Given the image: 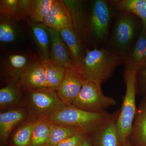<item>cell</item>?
<instances>
[{
  "mask_svg": "<svg viewBox=\"0 0 146 146\" xmlns=\"http://www.w3.org/2000/svg\"><path fill=\"white\" fill-rule=\"evenodd\" d=\"M109 3L117 11H125L141 19L146 27V0H112Z\"/></svg>",
  "mask_w": 146,
  "mask_h": 146,
  "instance_id": "obj_20",
  "label": "cell"
},
{
  "mask_svg": "<svg viewBox=\"0 0 146 146\" xmlns=\"http://www.w3.org/2000/svg\"><path fill=\"white\" fill-rule=\"evenodd\" d=\"M23 106V94L18 82L11 80L0 89L1 112Z\"/></svg>",
  "mask_w": 146,
  "mask_h": 146,
  "instance_id": "obj_16",
  "label": "cell"
},
{
  "mask_svg": "<svg viewBox=\"0 0 146 146\" xmlns=\"http://www.w3.org/2000/svg\"><path fill=\"white\" fill-rule=\"evenodd\" d=\"M21 89L23 90V106L26 108L30 116L50 118L65 106L56 91L49 89Z\"/></svg>",
  "mask_w": 146,
  "mask_h": 146,
  "instance_id": "obj_4",
  "label": "cell"
},
{
  "mask_svg": "<svg viewBox=\"0 0 146 146\" xmlns=\"http://www.w3.org/2000/svg\"><path fill=\"white\" fill-rule=\"evenodd\" d=\"M138 72L136 70L126 68H124V70L125 94L117 122L118 134L122 144L130 138L133 120L137 112L136 96Z\"/></svg>",
  "mask_w": 146,
  "mask_h": 146,
  "instance_id": "obj_3",
  "label": "cell"
},
{
  "mask_svg": "<svg viewBox=\"0 0 146 146\" xmlns=\"http://www.w3.org/2000/svg\"><path fill=\"white\" fill-rule=\"evenodd\" d=\"M12 19H14L1 16L0 41L1 42L11 43L16 39V29L12 22Z\"/></svg>",
  "mask_w": 146,
  "mask_h": 146,
  "instance_id": "obj_27",
  "label": "cell"
},
{
  "mask_svg": "<svg viewBox=\"0 0 146 146\" xmlns=\"http://www.w3.org/2000/svg\"><path fill=\"white\" fill-rule=\"evenodd\" d=\"M24 106H19L0 113V142L1 145H7L9 138L14 129L30 117Z\"/></svg>",
  "mask_w": 146,
  "mask_h": 146,
  "instance_id": "obj_9",
  "label": "cell"
},
{
  "mask_svg": "<svg viewBox=\"0 0 146 146\" xmlns=\"http://www.w3.org/2000/svg\"><path fill=\"white\" fill-rule=\"evenodd\" d=\"M43 23L48 28L58 31L66 28L73 29L70 13L63 1L54 0Z\"/></svg>",
  "mask_w": 146,
  "mask_h": 146,
  "instance_id": "obj_11",
  "label": "cell"
},
{
  "mask_svg": "<svg viewBox=\"0 0 146 146\" xmlns=\"http://www.w3.org/2000/svg\"><path fill=\"white\" fill-rule=\"evenodd\" d=\"M41 63L44 70L48 88L57 91L64 78L65 67L50 59L42 60Z\"/></svg>",
  "mask_w": 146,
  "mask_h": 146,
  "instance_id": "obj_21",
  "label": "cell"
},
{
  "mask_svg": "<svg viewBox=\"0 0 146 146\" xmlns=\"http://www.w3.org/2000/svg\"><path fill=\"white\" fill-rule=\"evenodd\" d=\"M18 82L22 88L31 89H48L42 63L33 60L21 73Z\"/></svg>",
  "mask_w": 146,
  "mask_h": 146,
  "instance_id": "obj_10",
  "label": "cell"
},
{
  "mask_svg": "<svg viewBox=\"0 0 146 146\" xmlns=\"http://www.w3.org/2000/svg\"><path fill=\"white\" fill-rule=\"evenodd\" d=\"M31 0H19V7L16 20H18L29 16Z\"/></svg>",
  "mask_w": 146,
  "mask_h": 146,
  "instance_id": "obj_31",
  "label": "cell"
},
{
  "mask_svg": "<svg viewBox=\"0 0 146 146\" xmlns=\"http://www.w3.org/2000/svg\"><path fill=\"white\" fill-rule=\"evenodd\" d=\"M51 42L50 59L59 63L65 68L74 65L68 47L60 35V32L47 27Z\"/></svg>",
  "mask_w": 146,
  "mask_h": 146,
  "instance_id": "obj_14",
  "label": "cell"
},
{
  "mask_svg": "<svg viewBox=\"0 0 146 146\" xmlns=\"http://www.w3.org/2000/svg\"><path fill=\"white\" fill-rule=\"evenodd\" d=\"M116 100L104 94L101 84L85 80L81 90L72 105L84 111L100 112L114 106Z\"/></svg>",
  "mask_w": 146,
  "mask_h": 146,
  "instance_id": "obj_6",
  "label": "cell"
},
{
  "mask_svg": "<svg viewBox=\"0 0 146 146\" xmlns=\"http://www.w3.org/2000/svg\"><path fill=\"white\" fill-rule=\"evenodd\" d=\"M120 110H118L114 113L106 111L90 112L71 105L63 108L49 119L54 123L77 128L89 136L109 123Z\"/></svg>",
  "mask_w": 146,
  "mask_h": 146,
  "instance_id": "obj_1",
  "label": "cell"
},
{
  "mask_svg": "<svg viewBox=\"0 0 146 146\" xmlns=\"http://www.w3.org/2000/svg\"><path fill=\"white\" fill-rule=\"evenodd\" d=\"M81 131L77 128L53 123L45 146H56L68 138Z\"/></svg>",
  "mask_w": 146,
  "mask_h": 146,
  "instance_id": "obj_22",
  "label": "cell"
},
{
  "mask_svg": "<svg viewBox=\"0 0 146 146\" xmlns=\"http://www.w3.org/2000/svg\"><path fill=\"white\" fill-rule=\"evenodd\" d=\"M122 146H135L130 141V138H128L123 143Z\"/></svg>",
  "mask_w": 146,
  "mask_h": 146,
  "instance_id": "obj_33",
  "label": "cell"
},
{
  "mask_svg": "<svg viewBox=\"0 0 146 146\" xmlns=\"http://www.w3.org/2000/svg\"><path fill=\"white\" fill-rule=\"evenodd\" d=\"M119 114L107 125L88 136L93 146H122L117 129Z\"/></svg>",
  "mask_w": 146,
  "mask_h": 146,
  "instance_id": "obj_15",
  "label": "cell"
},
{
  "mask_svg": "<svg viewBox=\"0 0 146 146\" xmlns=\"http://www.w3.org/2000/svg\"><path fill=\"white\" fill-rule=\"evenodd\" d=\"M130 139L135 146H146V96L137 108Z\"/></svg>",
  "mask_w": 146,
  "mask_h": 146,
  "instance_id": "obj_18",
  "label": "cell"
},
{
  "mask_svg": "<svg viewBox=\"0 0 146 146\" xmlns=\"http://www.w3.org/2000/svg\"><path fill=\"white\" fill-rule=\"evenodd\" d=\"M33 60L24 55H11L8 57L7 62V72L11 79L18 82L19 76Z\"/></svg>",
  "mask_w": 146,
  "mask_h": 146,
  "instance_id": "obj_25",
  "label": "cell"
},
{
  "mask_svg": "<svg viewBox=\"0 0 146 146\" xmlns=\"http://www.w3.org/2000/svg\"><path fill=\"white\" fill-rule=\"evenodd\" d=\"M68 7L72 22L73 29L83 41L89 32V18L84 2L80 1H63Z\"/></svg>",
  "mask_w": 146,
  "mask_h": 146,
  "instance_id": "obj_13",
  "label": "cell"
},
{
  "mask_svg": "<svg viewBox=\"0 0 146 146\" xmlns=\"http://www.w3.org/2000/svg\"><path fill=\"white\" fill-rule=\"evenodd\" d=\"M52 122L49 118H38L33 130L30 146H45Z\"/></svg>",
  "mask_w": 146,
  "mask_h": 146,
  "instance_id": "obj_24",
  "label": "cell"
},
{
  "mask_svg": "<svg viewBox=\"0 0 146 146\" xmlns=\"http://www.w3.org/2000/svg\"><path fill=\"white\" fill-rule=\"evenodd\" d=\"M54 0H31L29 16L35 23H43Z\"/></svg>",
  "mask_w": 146,
  "mask_h": 146,
  "instance_id": "obj_26",
  "label": "cell"
},
{
  "mask_svg": "<svg viewBox=\"0 0 146 146\" xmlns=\"http://www.w3.org/2000/svg\"><path fill=\"white\" fill-rule=\"evenodd\" d=\"M144 28L145 29V33H146V27H144Z\"/></svg>",
  "mask_w": 146,
  "mask_h": 146,
  "instance_id": "obj_34",
  "label": "cell"
},
{
  "mask_svg": "<svg viewBox=\"0 0 146 146\" xmlns=\"http://www.w3.org/2000/svg\"><path fill=\"white\" fill-rule=\"evenodd\" d=\"M19 4V0H1V16L13 18L16 20Z\"/></svg>",
  "mask_w": 146,
  "mask_h": 146,
  "instance_id": "obj_28",
  "label": "cell"
},
{
  "mask_svg": "<svg viewBox=\"0 0 146 146\" xmlns=\"http://www.w3.org/2000/svg\"><path fill=\"white\" fill-rule=\"evenodd\" d=\"M124 63L123 56L106 48L86 51L82 71L85 80L102 84L110 78L116 68Z\"/></svg>",
  "mask_w": 146,
  "mask_h": 146,
  "instance_id": "obj_2",
  "label": "cell"
},
{
  "mask_svg": "<svg viewBox=\"0 0 146 146\" xmlns=\"http://www.w3.org/2000/svg\"><path fill=\"white\" fill-rule=\"evenodd\" d=\"M124 59L126 69L137 71L146 69V35L144 27Z\"/></svg>",
  "mask_w": 146,
  "mask_h": 146,
  "instance_id": "obj_12",
  "label": "cell"
},
{
  "mask_svg": "<svg viewBox=\"0 0 146 146\" xmlns=\"http://www.w3.org/2000/svg\"><path fill=\"white\" fill-rule=\"evenodd\" d=\"M111 21L109 2L105 0L94 1L89 18V32L97 40L103 41L108 35Z\"/></svg>",
  "mask_w": 146,
  "mask_h": 146,
  "instance_id": "obj_7",
  "label": "cell"
},
{
  "mask_svg": "<svg viewBox=\"0 0 146 146\" xmlns=\"http://www.w3.org/2000/svg\"><path fill=\"white\" fill-rule=\"evenodd\" d=\"M68 47L71 59L74 65L82 70L84 59L85 57L82 41L72 29H63L59 31Z\"/></svg>",
  "mask_w": 146,
  "mask_h": 146,
  "instance_id": "obj_17",
  "label": "cell"
},
{
  "mask_svg": "<svg viewBox=\"0 0 146 146\" xmlns=\"http://www.w3.org/2000/svg\"><path fill=\"white\" fill-rule=\"evenodd\" d=\"M118 11L111 36L112 50L124 57L133 45L138 25L133 14Z\"/></svg>",
  "mask_w": 146,
  "mask_h": 146,
  "instance_id": "obj_5",
  "label": "cell"
},
{
  "mask_svg": "<svg viewBox=\"0 0 146 146\" xmlns=\"http://www.w3.org/2000/svg\"><path fill=\"white\" fill-rule=\"evenodd\" d=\"M85 79L80 68H65V75L56 93L65 106L71 105L79 94Z\"/></svg>",
  "mask_w": 146,
  "mask_h": 146,
  "instance_id": "obj_8",
  "label": "cell"
},
{
  "mask_svg": "<svg viewBox=\"0 0 146 146\" xmlns=\"http://www.w3.org/2000/svg\"><path fill=\"white\" fill-rule=\"evenodd\" d=\"M33 36L39 47L42 60L50 59V38L47 27L44 23H33L32 25Z\"/></svg>",
  "mask_w": 146,
  "mask_h": 146,
  "instance_id": "obj_23",
  "label": "cell"
},
{
  "mask_svg": "<svg viewBox=\"0 0 146 146\" xmlns=\"http://www.w3.org/2000/svg\"><path fill=\"white\" fill-rule=\"evenodd\" d=\"M86 135L82 131L77 134L65 139L56 146H78Z\"/></svg>",
  "mask_w": 146,
  "mask_h": 146,
  "instance_id": "obj_30",
  "label": "cell"
},
{
  "mask_svg": "<svg viewBox=\"0 0 146 146\" xmlns=\"http://www.w3.org/2000/svg\"><path fill=\"white\" fill-rule=\"evenodd\" d=\"M38 118L30 116L14 129L9 138V146H30L33 130Z\"/></svg>",
  "mask_w": 146,
  "mask_h": 146,
  "instance_id": "obj_19",
  "label": "cell"
},
{
  "mask_svg": "<svg viewBox=\"0 0 146 146\" xmlns=\"http://www.w3.org/2000/svg\"><path fill=\"white\" fill-rule=\"evenodd\" d=\"M78 146H93L88 136H86Z\"/></svg>",
  "mask_w": 146,
  "mask_h": 146,
  "instance_id": "obj_32",
  "label": "cell"
},
{
  "mask_svg": "<svg viewBox=\"0 0 146 146\" xmlns=\"http://www.w3.org/2000/svg\"><path fill=\"white\" fill-rule=\"evenodd\" d=\"M137 94L146 96V69L137 74Z\"/></svg>",
  "mask_w": 146,
  "mask_h": 146,
  "instance_id": "obj_29",
  "label": "cell"
},
{
  "mask_svg": "<svg viewBox=\"0 0 146 146\" xmlns=\"http://www.w3.org/2000/svg\"><path fill=\"white\" fill-rule=\"evenodd\" d=\"M6 146V145H5V146Z\"/></svg>",
  "mask_w": 146,
  "mask_h": 146,
  "instance_id": "obj_35",
  "label": "cell"
}]
</instances>
